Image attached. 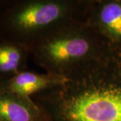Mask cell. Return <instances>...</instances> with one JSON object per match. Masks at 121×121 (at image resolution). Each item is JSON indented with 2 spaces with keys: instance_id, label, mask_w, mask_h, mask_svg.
<instances>
[{
  "instance_id": "8992f818",
  "label": "cell",
  "mask_w": 121,
  "mask_h": 121,
  "mask_svg": "<svg viewBox=\"0 0 121 121\" xmlns=\"http://www.w3.org/2000/svg\"><path fill=\"white\" fill-rule=\"evenodd\" d=\"M0 121H49L31 97L0 91Z\"/></svg>"
},
{
  "instance_id": "3957f363",
  "label": "cell",
  "mask_w": 121,
  "mask_h": 121,
  "mask_svg": "<svg viewBox=\"0 0 121 121\" xmlns=\"http://www.w3.org/2000/svg\"><path fill=\"white\" fill-rule=\"evenodd\" d=\"M112 47L87 22L58 31L29 49L36 64L48 73L66 77L102 56Z\"/></svg>"
},
{
  "instance_id": "5b68a950",
  "label": "cell",
  "mask_w": 121,
  "mask_h": 121,
  "mask_svg": "<svg viewBox=\"0 0 121 121\" xmlns=\"http://www.w3.org/2000/svg\"><path fill=\"white\" fill-rule=\"evenodd\" d=\"M65 77L55 74L26 70L4 81L0 82V91L18 95L29 96L56 86L64 82Z\"/></svg>"
},
{
  "instance_id": "277c9868",
  "label": "cell",
  "mask_w": 121,
  "mask_h": 121,
  "mask_svg": "<svg viewBox=\"0 0 121 121\" xmlns=\"http://www.w3.org/2000/svg\"><path fill=\"white\" fill-rule=\"evenodd\" d=\"M87 22L112 47L121 48V1L92 0Z\"/></svg>"
},
{
  "instance_id": "6da1fadb",
  "label": "cell",
  "mask_w": 121,
  "mask_h": 121,
  "mask_svg": "<svg viewBox=\"0 0 121 121\" xmlns=\"http://www.w3.org/2000/svg\"><path fill=\"white\" fill-rule=\"evenodd\" d=\"M31 98L49 121H121V48L75 69Z\"/></svg>"
},
{
  "instance_id": "52a82bcc",
  "label": "cell",
  "mask_w": 121,
  "mask_h": 121,
  "mask_svg": "<svg viewBox=\"0 0 121 121\" xmlns=\"http://www.w3.org/2000/svg\"><path fill=\"white\" fill-rule=\"evenodd\" d=\"M29 57L26 47L0 38V82L27 70Z\"/></svg>"
},
{
  "instance_id": "7a4b0ae2",
  "label": "cell",
  "mask_w": 121,
  "mask_h": 121,
  "mask_svg": "<svg viewBox=\"0 0 121 121\" xmlns=\"http://www.w3.org/2000/svg\"><path fill=\"white\" fill-rule=\"evenodd\" d=\"M92 0L0 1V38L28 51L75 23L87 22Z\"/></svg>"
}]
</instances>
